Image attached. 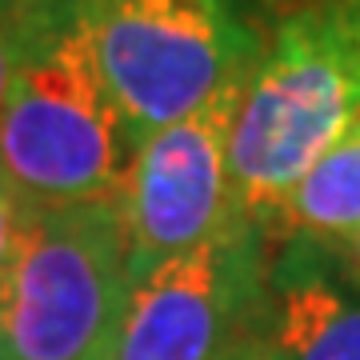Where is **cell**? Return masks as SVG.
I'll list each match as a JSON object with an SVG mask.
<instances>
[{
	"instance_id": "obj_10",
	"label": "cell",
	"mask_w": 360,
	"mask_h": 360,
	"mask_svg": "<svg viewBox=\"0 0 360 360\" xmlns=\"http://www.w3.org/2000/svg\"><path fill=\"white\" fill-rule=\"evenodd\" d=\"M13 72H16V32H13V20L4 16V8H0V108H4Z\"/></svg>"
},
{
	"instance_id": "obj_11",
	"label": "cell",
	"mask_w": 360,
	"mask_h": 360,
	"mask_svg": "<svg viewBox=\"0 0 360 360\" xmlns=\"http://www.w3.org/2000/svg\"><path fill=\"white\" fill-rule=\"evenodd\" d=\"M324 245H328V252L336 257L340 272H345L348 281L360 288V229L348 232V236H340V240H324Z\"/></svg>"
},
{
	"instance_id": "obj_9",
	"label": "cell",
	"mask_w": 360,
	"mask_h": 360,
	"mask_svg": "<svg viewBox=\"0 0 360 360\" xmlns=\"http://www.w3.org/2000/svg\"><path fill=\"white\" fill-rule=\"evenodd\" d=\"M25 200L0 180V276L8 269V257H13V245H16V232H20V220H25Z\"/></svg>"
},
{
	"instance_id": "obj_12",
	"label": "cell",
	"mask_w": 360,
	"mask_h": 360,
	"mask_svg": "<svg viewBox=\"0 0 360 360\" xmlns=\"http://www.w3.org/2000/svg\"><path fill=\"white\" fill-rule=\"evenodd\" d=\"M37 4H49V0H0L4 16H20V13H28V8H37Z\"/></svg>"
},
{
	"instance_id": "obj_8",
	"label": "cell",
	"mask_w": 360,
	"mask_h": 360,
	"mask_svg": "<svg viewBox=\"0 0 360 360\" xmlns=\"http://www.w3.org/2000/svg\"><path fill=\"white\" fill-rule=\"evenodd\" d=\"M356 229H360V120L328 148V156L276 208V217L269 224V240H284V236L340 240Z\"/></svg>"
},
{
	"instance_id": "obj_2",
	"label": "cell",
	"mask_w": 360,
	"mask_h": 360,
	"mask_svg": "<svg viewBox=\"0 0 360 360\" xmlns=\"http://www.w3.org/2000/svg\"><path fill=\"white\" fill-rule=\"evenodd\" d=\"M360 120V4L300 0L264 40L232 129L236 220L269 236L276 208Z\"/></svg>"
},
{
	"instance_id": "obj_4",
	"label": "cell",
	"mask_w": 360,
	"mask_h": 360,
	"mask_svg": "<svg viewBox=\"0 0 360 360\" xmlns=\"http://www.w3.org/2000/svg\"><path fill=\"white\" fill-rule=\"evenodd\" d=\"M84 13L136 148L252 77L269 40L248 0H84Z\"/></svg>"
},
{
	"instance_id": "obj_7",
	"label": "cell",
	"mask_w": 360,
	"mask_h": 360,
	"mask_svg": "<svg viewBox=\"0 0 360 360\" xmlns=\"http://www.w3.org/2000/svg\"><path fill=\"white\" fill-rule=\"evenodd\" d=\"M257 360H360V288L324 240L284 236L269 257Z\"/></svg>"
},
{
	"instance_id": "obj_13",
	"label": "cell",
	"mask_w": 360,
	"mask_h": 360,
	"mask_svg": "<svg viewBox=\"0 0 360 360\" xmlns=\"http://www.w3.org/2000/svg\"><path fill=\"white\" fill-rule=\"evenodd\" d=\"M236 360H257V352H252V348H248V352H240V356Z\"/></svg>"
},
{
	"instance_id": "obj_6",
	"label": "cell",
	"mask_w": 360,
	"mask_h": 360,
	"mask_svg": "<svg viewBox=\"0 0 360 360\" xmlns=\"http://www.w3.org/2000/svg\"><path fill=\"white\" fill-rule=\"evenodd\" d=\"M245 84L248 77L136 148L120 193L132 272L193 252L236 224L229 153Z\"/></svg>"
},
{
	"instance_id": "obj_14",
	"label": "cell",
	"mask_w": 360,
	"mask_h": 360,
	"mask_svg": "<svg viewBox=\"0 0 360 360\" xmlns=\"http://www.w3.org/2000/svg\"><path fill=\"white\" fill-rule=\"evenodd\" d=\"M356 4H360V0H356Z\"/></svg>"
},
{
	"instance_id": "obj_1",
	"label": "cell",
	"mask_w": 360,
	"mask_h": 360,
	"mask_svg": "<svg viewBox=\"0 0 360 360\" xmlns=\"http://www.w3.org/2000/svg\"><path fill=\"white\" fill-rule=\"evenodd\" d=\"M8 20L16 72L0 108V180L25 205H120L136 144L101 72L84 0Z\"/></svg>"
},
{
	"instance_id": "obj_3",
	"label": "cell",
	"mask_w": 360,
	"mask_h": 360,
	"mask_svg": "<svg viewBox=\"0 0 360 360\" xmlns=\"http://www.w3.org/2000/svg\"><path fill=\"white\" fill-rule=\"evenodd\" d=\"M129 288L120 205H28L0 276V360H108Z\"/></svg>"
},
{
	"instance_id": "obj_5",
	"label": "cell",
	"mask_w": 360,
	"mask_h": 360,
	"mask_svg": "<svg viewBox=\"0 0 360 360\" xmlns=\"http://www.w3.org/2000/svg\"><path fill=\"white\" fill-rule=\"evenodd\" d=\"M269 236L245 220L208 245L132 272L108 360H236L252 348Z\"/></svg>"
}]
</instances>
